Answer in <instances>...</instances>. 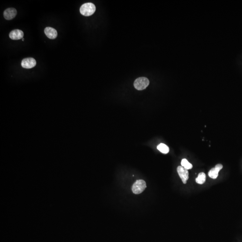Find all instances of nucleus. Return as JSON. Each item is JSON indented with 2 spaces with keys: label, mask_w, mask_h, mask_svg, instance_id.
Segmentation results:
<instances>
[{
  "label": "nucleus",
  "mask_w": 242,
  "mask_h": 242,
  "mask_svg": "<svg viewBox=\"0 0 242 242\" xmlns=\"http://www.w3.org/2000/svg\"><path fill=\"white\" fill-rule=\"evenodd\" d=\"M96 8L94 4L89 2L84 4L80 8V12L84 16H90L96 11Z\"/></svg>",
  "instance_id": "f257e3e1"
},
{
  "label": "nucleus",
  "mask_w": 242,
  "mask_h": 242,
  "mask_svg": "<svg viewBox=\"0 0 242 242\" xmlns=\"http://www.w3.org/2000/svg\"><path fill=\"white\" fill-rule=\"evenodd\" d=\"M146 183L142 179L137 180L133 184L132 191L135 194H139L144 191L146 188Z\"/></svg>",
  "instance_id": "f03ea898"
},
{
  "label": "nucleus",
  "mask_w": 242,
  "mask_h": 242,
  "mask_svg": "<svg viewBox=\"0 0 242 242\" xmlns=\"http://www.w3.org/2000/svg\"><path fill=\"white\" fill-rule=\"evenodd\" d=\"M149 84V81L146 77H139L134 82V86L138 90L145 89Z\"/></svg>",
  "instance_id": "7ed1b4c3"
},
{
  "label": "nucleus",
  "mask_w": 242,
  "mask_h": 242,
  "mask_svg": "<svg viewBox=\"0 0 242 242\" xmlns=\"http://www.w3.org/2000/svg\"><path fill=\"white\" fill-rule=\"evenodd\" d=\"M177 170L178 174L181 179L182 182L184 184H186L187 180L189 179L188 171L182 166H178Z\"/></svg>",
  "instance_id": "20e7f679"
},
{
  "label": "nucleus",
  "mask_w": 242,
  "mask_h": 242,
  "mask_svg": "<svg viewBox=\"0 0 242 242\" xmlns=\"http://www.w3.org/2000/svg\"><path fill=\"white\" fill-rule=\"evenodd\" d=\"M36 65V62L34 58L28 57L24 58L21 62V66L23 68L31 69L35 67Z\"/></svg>",
  "instance_id": "39448f33"
},
{
  "label": "nucleus",
  "mask_w": 242,
  "mask_h": 242,
  "mask_svg": "<svg viewBox=\"0 0 242 242\" xmlns=\"http://www.w3.org/2000/svg\"><path fill=\"white\" fill-rule=\"evenodd\" d=\"M17 13V12L16 9L13 8H8L4 12V17L5 19L10 20L15 18Z\"/></svg>",
  "instance_id": "423d86ee"
},
{
  "label": "nucleus",
  "mask_w": 242,
  "mask_h": 242,
  "mask_svg": "<svg viewBox=\"0 0 242 242\" xmlns=\"http://www.w3.org/2000/svg\"><path fill=\"white\" fill-rule=\"evenodd\" d=\"M24 33L23 31L19 29L13 30L9 34V37L13 40H19L21 39H22Z\"/></svg>",
  "instance_id": "0eeeda50"
},
{
  "label": "nucleus",
  "mask_w": 242,
  "mask_h": 242,
  "mask_svg": "<svg viewBox=\"0 0 242 242\" xmlns=\"http://www.w3.org/2000/svg\"><path fill=\"white\" fill-rule=\"evenodd\" d=\"M223 165L220 164L217 165L214 168H212L208 172V176L213 179H216L218 176V173L223 169Z\"/></svg>",
  "instance_id": "6e6552de"
},
{
  "label": "nucleus",
  "mask_w": 242,
  "mask_h": 242,
  "mask_svg": "<svg viewBox=\"0 0 242 242\" xmlns=\"http://www.w3.org/2000/svg\"><path fill=\"white\" fill-rule=\"evenodd\" d=\"M46 36L50 39H54L57 36V32L56 30L51 27H46L44 31Z\"/></svg>",
  "instance_id": "1a4fd4ad"
},
{
  "label": "nucleus",
  "mask_w": 242,
  "mask_h": 242,
  "mask_svg": "<svg viewBox=\"0 0 242 242\" xmlns=\"http://www.w3.org/2000/svg\"><path fill=\"white\" fill-rule=\"evenodd\" d=\"M157 149L164 154L168 153L169 152V147L165 144L161 143L157 147Z\"/></svg>",
  "instance_id": "9d476101"
},
{
  "label": "nucleus",
  "mask_w": 242,
  "mask_h": 242,
  "mask_svg": "<svg viewBox=\"0 0 242 242\" xmlns=\"http://www.w3.org/2000/svg\"><path fill=\"white\" fill-rule=\"evenodd\" d=\"M206 181V175L204 173L201 172L199 173L197 178L196 179L197 183L199 184H203Z\"/></svg>",
  "instance_id": "9b49d317"
},
{
  "label": "nucleus",
  "mask_w": 242,
  "mask_h": 242,
  "mask_svg": "<svg viewBox=\"0 0 242 242\" xmlns=\"http://www.w3.org/2000/svg\"><path fill=\"white\" fill-rule=\"evenodd\" d=\"M181 165L182 166L188 170L192 169L193 167L192 164L189 162L186 159H183L182 160Z\"/></svg>",
  "instance_id": "f8f14e48"
},
{
  "label": "nucleus",
  "mask_w": 242,
  "mask_h": 242,
  "mask_svg": "<svg viewBox=\"0 0 242 242\" xmlns=\"http://www.w3.org/2000/svg\"><path fill=\"white\" fill-rule=\"evenodd\" d=\"M22 41H24V39L22 38Z\"/></svg>",
  "instance_id": "ddd939ff"
}]
</instances>
